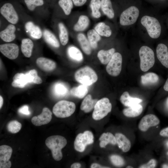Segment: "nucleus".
<instances>
[{"label":"nucleus","instance_id":"1","mask_svg":"<svg viewBox=\"0 0 168 168\" xmlns=\"http://www.w3.org/2000/svg\"><path fill=\"white\" fill-rule=\"evenodd\" d=\"M154 8H142L136 24L137 32L141 39L154 41L159 39L162 33V25Z\"/></svg>","mask_w":168,"mask_h":168},{"label":"nucleus","instance_id":"2","mask_svg":"<svg viewBox=\"0 0 168 168\" xmlns=\"http://www.w3.org/2000/svg\"><path fill=\"white\" fill-rule=\"evenodd\" d=\"M122 10L119 16V23L129 28L137 23L142 9L141 0H120Z\"/></svg>","mask_w":168,"mask_h":168},{"label":"nucleus","instance_id":"3","mask_svg":"<svg viewBox=\"0 0 168 168\" xmlns=\"http://www.w3.org/2000/svg\"><path fill=\"white\" fill-rule=\"evenodd\" d=\"M45 143L51 150L54 159L56 161H60L63 157L61 150L67 144L66 139L61 136L53 135L47 138Z\"/></svg>","mask_w":168,"mask_h":168},{"label":"nucleus","instance_id":"4","mask_svg":"<svg viewBox=\"0 0 168 168\" xmlns=\"http://www.w3.org/2000/svg\"><path fill=\"white\" fill-rule=\"evenodd\" d=\"M140 59V68L143 72H147L152 68L155 63V54L153 49L147 45H142L138 51Z\"/></svg>","mask_w":168,"mask_h":168},{"label":"nucleus","instance_id":"5","mask_svg":"<svg viewBox=\"0 0 168 168\" xmlns=\"http://www.w3.org/2000/svg\"><path fill=\"white\" fill-rule=\"evenodd\" d=\"M74 77L77 81L86 86L92 85L98 79V76L95 72L88 66L78 70L75 72Z\"/></svg>","mask_w":168,"mask_h":168},{"label":"nucleus","instance_id":"6","mask_svg":"<svg viewBox=\"0 0 168 168\" xmlns=\"http://www.w3.org/2000/svg\"><path fill=\"white\" fill-rule=\"evenodd\" d=\"M75 109L76 105L73 102L62 100L54 105L53 107V112L57 117L65 118L72 115Z\"/></svg>","mask_w":168,"mask_h":168},{"label":"nucleus","instance_id":"7","mask_svg":"<svg viewBox=\"0 0 168 168\" xmlns=\"http://www.w3.org/2000/svg\"><path fill=\"white\" fill-rule=\"evenodd\" d=\"M112 108V104L108 98H103L98 100L92 113L93 119L96 120L102 119L111 112Z\"/></svg>","mask_w":168,"mask_h":168},{"label":"nucleus","instance_id":"8","mask_svg":"<svg viewBox=\"0 0 168 168\" xmlns=\"http://www.w3.org/2000/svg\"><path fill=\"white\" fill-rule=\"evenodd\" d=\"M94 138L92 133L89 131H86L83 133L78 134L74 142L75 150L80 152H83L87 145L93 143Z\"/></svg>","mask_w":168,"mask_h":168},{"label":"nucleus","instance_id":"9","mask_svg":"<svg viewBox=\"0 0 168 168\" xmlns=\"http://www.w3.org/2000/svg\"><path fill=\"white\" fill-rule=\"evenodd\" d=\"M122 56L119 52H115L108 63L106 67V71L110 75L117 76L121 70Z\"/></svg>","mask_w":168,"mask_h":168},{"label":"nucleus","instance_id":"10","mask_svg":"<svg viewBox=\"0 0 168 168\" xmlns=\"http://www.w3.org/2000/svg\"><path fill=\"white\" fill-rule=\"evenodd\" d=\"M160 123L159 118L155 115L149 114L144 116L140 121L138 128L140 131L145 132L152 127L156 126Z\"/></svg>","mask_w":168,"mask_h":168},{"label":"nucleus","instance_id":"11","mask_svg":"<svg viewBox=\"0 0 168 168\" xmlns=\"http://www.w3.org/2000/svg\"><path fill=\"white\" fill-rule=\"evenodd\" d=\"M0 12L2 15L10 23L15 24L18 21V15L12 5L7 3L1 7Z\"/></svg>","mask_w":168,"mask_h":168},{"label":"nucleus","instance_id":"12","mask_svg":"<svg viewBox=\"0 0 168 168\" xmlns=\"http://www.w3.org/2000/svg\"><path fill=\"white\" fill-rule=\"evenodd\" d=\"M12 85L15 87L22 88L28 84L33 83V79L28 71L26 74L17 73L13 77Z\"/></svg>","mask_w":168,"mask_h":168},{"label":"nucleus","instance_id":"13","mask_svg":"<svg viewBox=\"0 0 168 168\" xmlns=\"http://www.w3.org/2000/svg\"><path fill=\"white\" fill-rule=\"evenodd\" d=\"M12 149L6 145L0 146V168H10L12 163L9 159L11 157Z\"/></svg>","mask_w":168,"mask_h":168},{"label":"nucleus","instance_id":"14","mask_svg":"<svg viewBox=\"0 0 168 168\" xmlns=\"http://www.w3.org/2000/svg\"><path fill=\"white\" fill-rule=\"evenodd\" d=\"M0 51L5 56L11 59H14L18 56L19 49L14 43H7L0 45Z\"/></svg>","mask_w":168,"mask_h":168},{"label":"nucleus","instance_id":"15","mask_svg":"<svg viewBox=\"0 0 168 168\" xmlns=\"http://www.w3.org/2000/svg\"><path fill=\"white\" fill-rule=\"evenodd\" d=\"M52 113L49 109L44 108L40 115L32 118L31 121L33 124L36 126H40L47 124L51 120Z\"/></svg>","mask_w":168,"mask_h":168},{"label":"nucleus","instance_id":"16","mask_svg":"<svg viewBox=\"0 0 168 168\" xmlns=\"http://www.w3.org/2000/svg\"><path fill=\"white\" fill-rule=\"evenodd\" d=\"M156 53L158 60L165 67L168 68V48L162 43H159L156 47Z\"/></svg>","mask_w":168,"mask_h":168},{"label":"nucleus","instance_id":"17","mask_svg":"<svg viewBox=\"0 0 168 168\" xmlns=\"http://www.w3.org/2000/svg\"><path fill=\"white\" fill-rule=\"evenodd\" d=\"M115 136L119 148L124 152H128L131 147V142L129 139L124 134L121 133H116Z\"/></svg>","mask_w":168,"mask_h":168},{"label":"nucleus","instance_id":"18","mask_svg":"<svg viewBox=\"0 0 168 168\" xmlns=\"http://www.w3.org/2000/svg\"><path fill=\"white\" fill-rule=\"evenodd\" d=\"M36 63L38 67L41 70L48 72L54 70L56 66L54 61L44 57L38 58L36 61Z\"/></svg>","mask_w":168,"mask_h":168},{"label":"nucleus","instance_id":"19","mask_svg":"<svg viewBox=\"0 0 168 168\" xmlns=\"http://www.w3.org/2000/svg\"><path fill=\"white\" fill-rule=\"evenodd\" d=\"M16 28L15 26L12 24L8 25L4 30L0 32V37L4 41L10 42L16 38L15 32Z\"/></svg>","mask_w":168,"mask_h":168},{"label":"nucleus","instance_id":"20","mask_svg":"<svg viewBox=\"0 0 168 168\" xmlns=\"http://www.w3.org/2000/svg\"><path fill=\"white\" fill-rule=\"evenodd\" d=\"M114 4L111 0H101V8L103 13L110 19L115 16Z\"/></svg>","mask_w":168,"mask_h":168},{"label":"nucleus","instance_id":"21","mask_svg":"<svg viewBox=\"0 0 168 168\" xmlns=\"http://www.w3.org/2000/svg\"><path fill=\"white\" fill-rule=\"evenodd\" d=\"M143 111V107L139 104L128 107L123 110L124 115L129 118H134L140 115Z\"/></svg>","mask_w":168,"mask_h":168},{"label":"nucleus","instance_id":"22","mask_svg":"<svg viewBox=\"0 0 168 168\" xmlns=\"http://www.w3.org/2000/svg\"><path fill=\"white\" fill-rule=\"evenodd\" d=\"M120 100L124 106L129 107L139 104L142 100L139 98L131 97L127 91L124 92L121 96Z\"/></svg>","mask_w":168,"mask_h":168},{"label":"nucleus","instance_id":"23","mask_svg":"<svg viewBox=\"0 0 168 168\" xmlns=\"http://www.w3.org/2000/svg\"><path fill=\"white\" fill-rule=\"evenodd\" d=\"M25 27L27 32L32 38L40 39L42 37V34L40 29L32 22L28 21L26 23Z\"/></svg>","mask_w":168,"mask_h":168},{"label":"nucleus","instance_id":"24","mask_svg":"<svg viewBox=\"0 0 168 168\" xmlns=\"http://www.w3.org/2000/svg\"><path fill=\"white\" fill-rule=\"evenodd\" d=\"M97 101V99H93L91 95L89 94L82 101L80 109L85 113H89L94 108Z\"/></svg>","mask_w":168,"mask_h":168},{"label":"nucleus","instance_id":"25","mask_svg":"<svg viewBox=\"0 0 168 168\" xmlns=\"http://www.w3.org/2000/svg\"><path fill=\"white\" fill-rule=\"evenodd\" d=\"M100 146L101 148L105 147L108 144L115 145L117 144L116 138L112 133L108 132L103 133L99 138Z\"/></svg>","mask_w":168,"mask_h":168},{"label":"nucleus","instance_id":"26","mask_svg":"<svg viewBox=\"0 0 168 168\" xmlns=\"http://www.w3.org/2000/svg\"><path fill=\"white\" fill-rule=\"evenodd\" d=\"M115 51L114 48L106 50H101L97 54V57L102 64H106L109 62Z\"/></svg>","mask_w":168,"mask_h":168},{"label":"nucleus","instance_id":"27","mask_svg":"<svg viewBox=\"0 0 168 168\" xmlns=\"http://www.w3.org/2000/svg\"><path fill=\"white\" fill-rule=\"evenodd\" d=\"M33 46V43L30 39L26 38L22 40L21 46V50L26 57L29 58L31 56Z\"/></svg>","mask_w":168,"mask_h":168},{"label":"nucleus","instance_id":"28","mask_svg":"<svg viewBox=\"0 0 168 168\" xmlns=\"http://www.w3.org/2000/svg\"><path fill=\"white\" fill-rule=\"evenodd\" d=\"M95 30L100 35L103 36L108 37L112 35V31L110 26L103 22L97 24L95 27Z\"/></svg>","mask_w":168,"mask_h":168},{"label":"nucleus","instance_id":"29","mask_svg":"<svg viewBox=\"0 0 168 168\" xmlns=\"http://www.w3.org/2000/svg\"><path fill=\"white\" fill-rule=\"evenodd\" d=\"M141 82L143 85H147L156 83L159 80L157 74L152 72H148L141 76Z\"/></svg>","mask_w":168,"mask_h":168},{"label":"nucleus","instance_id":"30","mask_svg":"<svg viewBox=\"0 0 168 168\" xmlns=\"http://www.w3.org/2000/svg\"><path fill=\"white\" fill-rule=\"evenodd\" d=\"M43 37L46 42L51 46L55 48H58L59 42L55 35L47 30H45L43 32Z\"/></svg>","mask_w":168,"mask_h":168},{"label":"nucleus","instance_id":"31","mask_svg":"<svg viewBox=\"0 0 168 168\" xmlns=\"http://www.w3.org/2000/svg\"><path fill=\"white\" fill-rule=\"evenodd\" d=\"M69 57L72 60L77 62L82 61L83 56L80 50L74 46H69L67 50Z\"/></svg>","mask_w":168,"mask_h":168},{"label":"nucleus","instance_id":"32","mask_svg":"<svg viewBox=\"0 0 168 168\" xmlns=\"http://www.w3.org/2000/svg\"><path fill=\"white\" fill-rule=\"evenodd\" d=\"M77 38L83 51L87 55L90 54L91 47L85 36L82 33H80L78 35Z\"/></svg>","mask_w":168,"mask_h":168},{"label":"nucleus","instance_id":"33","mask_svg":"<svg viewBox=\"0 0 168 168\" xmlns=\"http://www.w3.org/2000/svg\"><path fill=\"white\" fill-rule=\"evenodd\" d=\"M54 94L58 97L66 96L68 92V89L66 85L61 82L56 83L54 86Z\"/></svg>","mask_w":168,"mask_h":168},{"label":"nucleus","instance_id":"34","mask_svg":"<svg viewBox=\"0 0 168 168\" xmlns=\"http://www.w3.org/2000/svg\"><path fill=\"white\" fill-rule=\"evenodd\" d=\"M89 19L88 17L85 15L81 16L74 26L75 30L79 31L85 30L88 26L89 24Z\"/></svg>","mask_w":168,"mask_h":168},{"label":"nucleus","instance_id":"35","mask_svg":"<svg viewBox=\"0 0 168 168\" xmlns=\"http://www.w3.org/2000/svg\"><path fill=\"white\" fill-rule=\"evenodd\" d=\"M87 86L82 84L72 88L70 92L72 96L79 98H83L88 93Z\"/></svg>","mask_w":168,"mask_h":168},{"label":"nucleus","instance_id":"36","mask_svg":"<svg viewBox=\"0 0 168 168\" xmlns=\"http://www.w3.org/2000/svg\"><path fill=\"white\" fill-rule=\"evenodd\" d=\"M87 36L91 47L93 49L96 48L97 42L101 39L100 35L95 30L91 29L88 31Z\"/></svg>","mask_w":168,"mask_h":168},{"label":"nucleus","instance_id":"37","mask_svg":"<svg viewBox=\"0 0 168 168\" xmlns=\"http://www.w3.org/2000/svg\"><path fill=\"white\" fill-rule=\"evenodd\" d=\"M90 7L91 10L92 16L96 18H99L101 16L99 11L101 8V0H91Z\"/></svg>","mask_w":168,"mask_h":168},{"label":"nucleus","instance_id":"38","mask_svg":"<svg viewBox=\"0 0 168 168\" xmlns=\"http://www.w3.org/2000/svg\"><path fill=\"white\" fill-rule=\"evenodd\" d=\"M58 26L59 30V37L60 43L62 45H65L68 40V31L65 26L62 23H59Z\"/></svg>","mask_w":168,"mask_h":168},{"label":"nucleus","instance_id":"39","mask_svg":"<svg viewBox=\"0 0 168 168\" xmlns=\"http://www.w3.org/2000/svg\"><path fill=\"white\" fill-rule=\"evenodd\" d=\"M58 4L67 15L70 14L73 7V2L72 0H59Z\"/></svg>","mask_w":168,"mask_h":168},{"label":"nucleus","instance_id":"40","mask_svg":"<svg viewBox=\"0 0 168 168\" xmlns=\"http://www.w3.org/2000/svg\"><path fill=\"white\" fill-rule=\"evenodd\" d=\"M21 124L18 121L13 120L10 121L7 124L8 131L12 133H16L21 130Z\"/></svg>","mask_w":168,"mask_h":168},{"label":"nucleus","instance_id":"41","mask_svg":"<svg viewBox=\"0 0 168 168\" xmlns=\"http://www.w3.org/2000/svg\"><path fill=\"white\" fill-rule=\"evenodd\" d=\"M24 2L28 9L33 11L36 7L42 5L44 3L43 0H24Z\"/></svg>","mask_w":168,"mask_h":168},{"label":"nucleus","instance_id":"42","mask_svg":"<svg viewBox=\"0 0 168 168\" xmlns=\"http://www.w3.org/2000/svg\"><path fill=\"white\" fill-rule=\"evenodd\" d=\"M112 163L115 166L121 167L125 164V161L121 156L117 155H113L110 157Z\"/></svg>","mask_w":168,"mask_h":168},{"label":"nucleus","instance_id":"43","mask_svg":"<svg viewBox=\"0 0 168 168\" xmlns=\"http://www.w3.org/2000/svg\"><path fill=\"white\" fill-rule=\"evenodd\" d=\"M157 164L156 160L154 159L150 160L147 163L140 166L139 167L140 168H154Z\"/></svg>","mask_w":168,"mask_h":168},{"label":"nucleus","instance_id":"44","mask_svg":"<svg viewBox=\"0 0 168 168\" xmlns=\"http://www.w3.org/2000/svg\"><path fill=\"white\" fill-rule=\"evenodd\" d=\"M18 112L19 113L25 115H29L30 114L29 107L26 105H24L20 108L18 109Z\"/></svg>","mask_w":168,"mask_h":168},{"label":"nucleus","instance_id":"45","mask_svg":"<svg viewBox=\"0 0 168 168\" xmlns=\"http://www.w3.org/2000/svg\"><path fill=\"white\" fill-rule=\"evenodd\" d=\"M154 6H157L163 3L167 2L168 0H144Z\"/></svg>","mask_w":168,"mask_h":168},{"label":"nucleus","instance_id":"46","mask_svg":"<svg viewBox=\"0 0 168 168\" xmlns=\"http://www.w3.org/2000/svg\"><path fill=\"white\" fill-rule=\"evenodd\" d=\"M73 4L76 6L79 7L84 5L87 0H72Z\"/></svg>","mask_w":168,"mask_h":168},{"label":"nucleus","instance_id":"47","mask_svg":"<svg viewBox=\"0 0 168 168\" xmlns=\"http://www.w3.org/2000/svg\"><path fill=\"white\" fill-rule=\"evenodd\" d=\"M159 134L162 137H168V127L161 130Z\"/></svg>","mask_w":168,"mask_h":168},{"label":"nucleus","instance_id":"48","mask_svg":"<svg viewBox=\"0 0 168 168\" xmlns=\"http://www.w3.org/2000/svg\"><path fill=\"white\" fill-rule=\"evenodd\" d=\"M91 168H109V167L102 166L97 163H93L91 165Z\"/></svg>","mask_w":168,"mask_h":168},{"label":"nucleus","instance_id":"49","mask_svg":"<svg viewBox=\"0 0 168 168\" xmlns=\"http://www.w3.org/2000/svg\"><path fill=\"white\" fill-rule=\"evenodd\" d=\"M81 167V165L79 163L76 162L72 164L71 166L72 168H79Z\"/></svg>","mask_w":168,"mask_h":168},{"label":"nucleus","instance_id":"50","mask_svg":"<svg viewBox=\"0 0 168 168\" xmlns=\"http://www.w3.org/2000/svg\"><path fill=\"white\" fill-rule=\"evenodd\" d=\"M163 88L165 91H168V78L164 85Z\"/></svg>","mask_w":168,"mask_h":168},{"label":"nucleus","instance_id":"51","mask_svg":"<svg viewBox=\"0 0 168 168\" xmlns=\"http://www.w3.org/2000/svg\"><path fill=\"white\" fill-rule=\"evenodd\" d=\"M3 100L2 97L0 96V108L1 109L3 104Z\"/></svg>","mask_w":168,"mask_h":168},{"label":"nucleus","instance_id":"52","mask_svg":"<svg viewBox=\"0 0 168 168\" xmlns=\"http://www.w3.org/2000/svg\"><path fill=\"white\" fill-rule=\"evenodd\" d=\"M166 106L168 110V97L167 98L166 101Z\"/></svg>","mask_w":168,"mask_h":168},{"label":"nucleus","instance_id":"53","mask_svg":"<svg viewBox=\"0 0 168 168\" xmlns=\"http://www.w3.org/2000/svg\"><path fill=\"white\" fill-rule=\"evenodd\" d=\"M163 168H168V165L166 164H164L162 166Z\"/></svg>","mask_w":168,"mask_h":168},{"label":"nucleus","instance_id":"54","mask_svg":"<svg viewBox=\"0 0 168 168\" xmlns=\"http://www.w3.org/2000/svg\"><path fill=\"white\" fill-rule=\"evenodd\" d=\"M126 168H133V167L132 166H127Z\"/></svg>","mask_w":168,"mask_h":168},{"label":"nucleus","instance_id":"55","mask_svg":"<svg viewBox=\"0 0 168 168\" xmlns=\"http://www.w3.org/2000/svg\"><path fill=\"white\" fill-rule=\"evenodd\" d=\"M167 155H168V152L167 153Z\"/></svg>","mask_w":168,"mask_h":168},{"label":"nucleus","instance_id":"56","mask_svg":"<svg viewBox=\"0 0 168 168\" xmlns=\"http://www.w3.org/2000/svg\"><path fill=\"white\" fill-rule=\"evenodd\" d=\"M168 145V144H167Z\"/></svg>","mask_w":168,"mask_h":168}]
</instances>
